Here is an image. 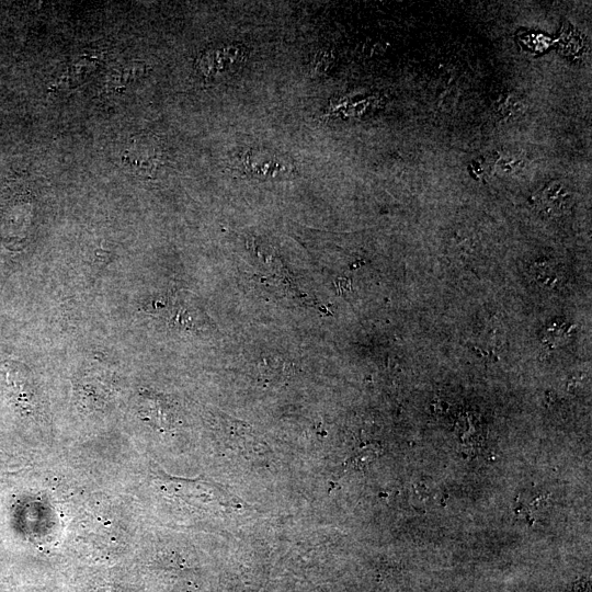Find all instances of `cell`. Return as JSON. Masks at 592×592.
I'll use <instances>...</instances> for the list:
<instances>
[{
    "label": "cell",
    "mask_w": 592,
    "mask_h": 592,
    "mask_svg": "<svg viewBox=\"0 0 592 592\" xmlns=\"http://www.w3.org/2000/svg\"><path fill=\"white\" fill-rule=\"evenodd\" d=\"M1 368L14 408L22 414H31L36 406V392L26 368L14 361L2 363Z\"/></svg>",
    "instance_id": "obj_1"
},
{
    "label": "cell",
    "mask_w": 592,
    "mask_h": 592,
    "mask_svg": "<svg viewBox=\"0 0 592 592\" xmlns=\"http://www.w3.org/2000/svg\"><path fill=\"white\" fill-rule=\"evenodd\" d=\"M123 163L136 175L152 177L162 163L161 148L151 137H136L124 151Z\"/></svg>",
    "instance_id": "obj_2"
},
{
    "label": "cell",
    "mask_w": 592,
    "mask_h": 592,
    "mask_svg": "<svg viewBox=\"0 0 592 592\" xmlns=\"http://www.w3.org/2000/svg\"><path fill=\"white\" fill-rule=\"evenodd\" d=\"M244 164L249 172L258 174L286 171V166H282L275 156L263 151H251L244 156Z\"/></svg>",
    "instance_id": "obj_3"
}]
</instances>
